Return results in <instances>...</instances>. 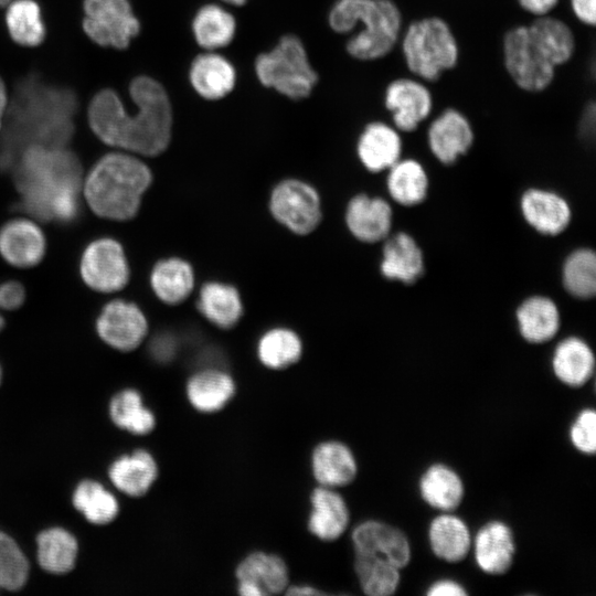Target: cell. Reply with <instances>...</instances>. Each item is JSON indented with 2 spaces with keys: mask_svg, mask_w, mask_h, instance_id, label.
<instances>
[{
  "mask_svg": "<svg viewBox=\"0 0 596 596\" xmlns=\"http://www.w3.org/2000/svg\"><path fill=\"white\" fill-rule=\"evenodd\" d=\"M158 475L153 457L146 450H136L118 458L109 469V477L121 492L139 497L145 494Z\"/></svg>",
  "mask_w": 596,
  "mask_h": 596,
  "instance_id": "obj_31",
  "label": "cell"
},
{
  "mask_svg": "<svg viewBox=\"0 0 596 596\" xmlns=\"http://www.w3.org/2000/svg\"><path fill=\"white\" fill-rule=\"evenodd\" d=\"M198 307L210 322L223 329L233 327L243 312L237 290L233 286L216 281L202 287Z\"/></svg>",
  "mask_w": 596,
  "mask_h": 596,
  "instance_id": "obj_35",
  "label": "cell"
},
{
  "mask_svg": "<svg viewBox=\"0 0 596 596\" xmlns=\"http://www.w3.org/2000/svg\"><path fill=\"white\" fill-rule=\"evenodd\" d=\"M551 366L560 383L571 389H579L594 375L595 355L585 340L567 337L556 344Z\"/></svg>",
  "mask_w": 596,
  "mask_h": 596,
  "instance_id": "obj_24",
  "label": "cell"
},
{
  "mask_svg": "<svg viewBox=\"0 0 596 596\" xmlns=\"http://www.w3.org/2000/svg\"><path fill=\"white\" fill-rule=\"evenodd\" d=\"M224 2L235 4V6H242L246 2V0H223Z\"/></svg>",
  "mask_w": 596,
  "mask_h": 596,
  "instance_id": "obj_54",
  "label": "cell"
},
{
  "mask_svg": "<svg viewBox=\"0 0 596 596\" xmlns=\"http://www.w3.org/2000/svg\"><path fill=\"white\" fill-rule=\"evenodd\" d=\"M1 374H2V373H1V368H0V382H1Z\"/></svg>",
  "mask_w": 596,
  "mask_h": 596,
  "instance_id": "obj_57",
  "label": "cell"
},
{
  "mask_svg": "<svg viewBox=\"0 0 596 596\" xmlns=\"http://www.w3.org/2000/svg\"><path fill=\"white\" fill-rule=\"evenodd\" d=\"M81 274L93 289L111 292L128 281L129 268L121 245L111 238L91 243L81 260Z\"/></svg>",
  "mask_w": 596,
  "mask_h": 596,
  "instance_id": "obj_11",
  "label": "cell"
},
{
  "mask_svg": "<svg viewBox=\"0 0 596 596\" xmlns=\"http://www.w3.org/2000/svg\"><path fill=\"white\" fill-rule=\"evenodd\" d=\"M528 28L534 41L556 67L567 63L574 55L575 36L563 20L545 14L536 17Z\"/></svg>",
  "mask_w": 596,
  "mask_h": 596,
  "instance_id": "obj_32",
  "label": "cell"
},
{
  "mask_svg": "<svg viewBox=\"0 0 596 596\" xmlns=\"http://www.w3.org/2000/svg\"><path fill=\"white\" fill-rule=\"evenodd\" d=\"M45 253V238L40 227L25 219L8 222L0 230V254L13 266L36 265Z\"/></svg>",
  "mask_w": 596,
  "mask_h": 596,
  "instance_id": "obj_21",
  "label": "cell"
},
{
  "mask_svg": "<svg viewBox=\"0 0 596 596\" xmlns=\"http://www.w3.org/2000/svg\"><path fill=\"white\" fill-rule=\"evenodd\" d=\"M384 105L392 114L394 127L398 131L412 132L429 116L433 96L422 82L400 77L386 86Z\"/></svg>",
  "mask_w": 596,
  "mask_h": 596,
  "instance_id": "obj_14",
  "label": "cell"
},
{
  "mask_svg": "<svg viewBox=\"0 0 596 596\" xmlns=\"http://www.w3.org/2000/svg\"><path fill=\"white\" fill-rule=\"evenodd\" d=\"M385 240L380 265L382 275L406 285L415 283L424 272V257L416 241L404 232Z\"/></svg>",
  "mask_w": 596,
  "mask_h": 596,
  "instance_id": "obj_27",
  "label": "cell"
},
{
  "mask_svg": "<svg viewBox=\"0 0 596 596\" xmlns=\"http://www.w3.org/2000/svg\"><path fill=\"white\" fill-rule=\"evenodd\" d=\"M6 104H7L6 88H4V84L2 79L0 78V127H1V117L6 108Z\"/></svg>",
  "mask_w": 596,
  "mask_h": 596,
  "instance_id": "obj_53",
  "label": "cell"
},
{
  "mask_svg": "<svg viewBox=\"0 0 596 596\" xmlns=\"http://www.w3.org/2000/svg\"><path fill=\"white\" fill-rule=\"evenodd\" d=\"M76 95L29 75L15 87L0 143V166L7 168L26 147H64L74 132Z\"/></svg>",
  "mask_w": 596,
  "mask_h": 596,
  "instance_id": "obj_2",
  "label": "cell"
},
{
  "mask_svg": "<svg viewBox=\"0 0 596 596\" xmlns=\"http://www.w3.org/2000/svg\"><path fill=\"white\" fill-rule=\"evenodd\" d=\"M471 552L477 567L490 576L507 574L515 560L517 542L505 521L492 519L472 534Z\"/></svg>",
  "mask_w": 596,
  "mask_h": 596,
  "instance_id": "obj_13",
  "label": "cell"
},
{
  "mask_svg": "<svg viewBox=\"0 0 596 596\" xmlns=\"http://www.w3.org/2000/svg\"><path fill=\"white\" fill-rule=\"evenodd\" d=\"M310 502L309 531L323 541L339 539L350 524V510L344 498L333 488L319 486Z\"/></svg>",
  "mask_w": 596,
  "mask_h": 596,
  "instance_id": "obj_25",
  "label": "cell"
},
{
  "mask_svg": "<svg viewBox=\"0 0 596 596\" xmlns=\"http://www.w3.org/2000/svg\"><path fill=\"white\" fill-rule=\"evenodd\" d=\"M235 574L243 596L275 595L289 586L287 565L276 554L253 552L237 565Z\"/></svg>",
  "mask_w": 596,
  "mask_h": 596,
  "instance_id": "obj_16",
  "label": "cell"
},
{
  "mask_svg": "<svg viewBox=\"0 0 596 596\" xmlns=\"http://www.w3.org/2000/svg\"><path fill=\"white\" fill-rule=\"evenodd\" d=\"M96 328L100 338L110 347L130 351L142 342L148 327L137 305L126 300H114L103 308Z\"/></svg>",
  "mask_w": 596,
  "mask_h": 596,
  "instance_id": "obj_15",
  "label": "cell"
},
{
  "mask_svg": "<svg viewBox=\"0 0 596 596\" xmlns=\"http://www.w3.org/2000/svg\"><path fill=\"white\" fill-rule=\"evenodd\" d=\"M23 286L18 281H7L0 286V307L12 310L20 307L24 300Z\"/></svg>",
  "mask_w": 596,
  "mask_h": 596,
  "instance_id": "obj_46",
  "label": "cell"
},
{
  "mask_svg": "<svg viewBox=\"0 0 596 596\" xmlns=\"http://www.w3.org/2000/svg\"><path fill=\"white\" fill-rule=\"evenodd\" d=\"M392 217L391 205L385 200L366 194L354 196L345 213L350 232L365 243L385 240L391 231Z\"/></svg>",
  "mask_w": 596,
  "mask_h": 596,
  "instance_id": "obj_22",
  "label": "cell"
},
{
  "mask_svg": "<svg viewBox=\"0 0 596 596\" xmlns=\"http://www.w3.org/2000/svg\"><path fill=\"white\" fill-rule=\"evenodd\" d=\"M301 351L302 345L298 336L284 328L267 331L260 338L257 347L260 362L274 370L285 369L296 363Z\"/></svg>",
  "mask_w": 596,
  "mask_h": 596,
  "instance_id": "obj_41",
  "label": "cell"
},
{
  "mask_svg": "<svg viewBox=\"0 0 596 596\" xmlns=\"http://www.w3.org/2000/svg\"><path fill=\"white\" fill-rule=\"evenodd\" d=\"M3 322H4L3 319L0 317V330H1L2 327H3Z\"/></svg>",
  "mask_w": 596,
  "mask_h": 596,
  "instance_id": "obj_56",
  "label": "cell"
},
{
  "mask_svg": "<svg viewBox=\"0 0 596 596\" xmlns=\"http://www.w3.org/2000/svg\"><path fill=\"white\" fill-rule=\"evenodd\" d=\"M109 414L119 428L135 435L149 434L156 425L155 415L143 405L140 393L131 389L124 390L111 398Z\"/></svg>",
  "mask_w": 596,
  "mask_h": 596,
  "instance_id": "obj_39",
  "label": "cell"
},
{
  "mask_svg": "<svg viewBox=\"0 0 596 596\" xmlns=\"http://www.w3.org/2000/svg\"><path fill=\"white\" fill-rule=\"evenodd\" d=\"M130 95L138 107L135 115L125 111L111 89H103L92 99L88 121L105 143L143 156L166 150L171 138L172 111L163 87L148 76H138L130 84Z\"/></svg>",
  "mask_w": 596,
  "mask_h": 596,
  "instance_id": "obj_1",
  "label": "cell"
},
{
  "mask_svg": "<svg viewBox=\"0 0 596 596\" xmlns=\"http://www.w3.org/2000/svg\"><path fill=\"white\" fill-rule=\"evenodd\" d=\"M83 28L97 44L126 49L140 30L128 0H84Z\"/></svg>",
  "mask_w": 596,
  "mask_h": 596,
  "instance_id": "obj_9",
  "label": "cell"
},
{
  "mask_svg": "<svg viewBox=\"0 0 596 596\" xmlns=\"http://www.w3.org/2000/svg\"><path fill=\"white\" fill-rule=\"evenodd\" d=\"M329 24L338 33L363 28L349 39L348 53L361 61L386 56L396 45L402 13L393 0H338L329 13Z\"/></svg>",
  "mask_w": 596,
  "mask_h": 596,
  "instance_id": "obj_5",
  "label": "cell"
},
{
  "mask_svg": "<svg viewBox=\"0 0 596 596\" xmlns=\"http://www.w3.org/2000/svg\"><path fill=\"white\" fill-rule=\"evenodd\" d=\"M150 281L155 294L162 301L175 305L192 291L194 276L189 263L180 258H168L156 264Z\"/></svg>",
  "mask_w": 596,
  "mask_h": 596,
  "instance_id": "obj_36",
  "label": "cell"
},
{
  "mask_svg": "<svg viewBox=\"0 0 596 596\" xmlns=\"http://www.w3.org/2000/svg\"><path fill=\"white\" fill-rule=\"evenodd\" d=\"M73 503L89 522L99 525L113 521L119 509L114 494L92 480L82 481L76 487Z\"/></svg>",
  "mask_w": 596,
  "mask_h": 596,
  "instance_id": "obj_43",
  "label": "cell"
},
{
  "mask_svg": "<svg viewBox=\"0 0 596 596\" xmlns=\"http://www.w3.org/2000/svg\"><path fill=\"white\" fill-rule=\"evenodd\" d=\"M402 52L408 71L425 82H436L459 60L456 36L439 17L413 21L403 34Z\"/></svg>",
  "mask_w": 596,
  "mask_h": 596,
  "instance_id": "obj_6",
  "label": "cell"
},
{
  "mask_svg": "<svg viewBox=\"0 0 596 596\" xmlns=\"http://www.w3.org/2000/svg\"><path fill=\"white\" fill-rule=\"evenodd\" d=\"M421 499L437 512H455L464 502L466 486L459 472L446 462H433L417 482Z\"/></svg>",
  "mask_w": 596,
  "mask_h": 596,
  "instance_id": "obj_18",
  "label": "cell"
},
{
  "mask_svg": "<svg viewBox=\"0 0 596 596\" xmlns=\"http://www.w3.org/2000/svg\"><path fill=\"white\" fill-rule=\"evenodd\" d=\"M571 8L583 24L594 26L596 23V0H571Z\"/></svg>",
  "mask_w": 596,
  "mask_h": 596,
  "instance_id": "obj_48",
  "label": "cell"
},
{
  "mask_svg": "<svg viewBox=\"0 0 596 596\" xmlns=\"http://www.w3.org/2000/svg\"><path fill=\"white\" fill-rule=\"evenodd\" d=\"M427 540L434 556L449 564L460 563L471 553V530L455 512H438L428 524Z\"/></svg>",
  "mask_w": 596,
  "mask_h": 596,
  "instance_id": "obj_19",
  "label": "cell"
},
{
  "mask_svg": "<svg viewBox=\"0 0 596 596\" xmlns=\"http://www.w3.org/2000/svg\"><path fill=\"white\" fill-rule=\"evenodd\" d=\"M520 206L526 223L544 235L561 234L571 222L570 204L552 191L530 189L523 193Z\"/></svg>",
  "mask_w": 596,
  "mask_h": 596,
  "instance_id": "obj_20",
  "label": "cell"
},
{
  "mask_svg": "<svg viewBox=\"0 0 596 596\" xmlns=\"http://www.w3.org/2000/svg\"><path fill=\"white\" fill-rule=\"evenodd\" d=\"M427 596H467L466 587L451 578H441L433 582L426 589Z\"/></svg>",
  "mask_w": 596,
  "mask_h": 596,
  "instance_id": "obj_47",
  "label": "cell"
},
{
  "mask_svg": "<svg viewBox=\"0 0 596 596\" xmlns=\"http://www.w3.org/2000/svg\"><path fill=\"white\" fill-rule=\"evenodd\" d=\"M563 285L566 291L588 299L596 292V256L592 249L579 248L568 255L563 265Z\"/></svg>",
  "mask_w": 596,
  "mask_h": 596,
  "instance_id": "obj_42",
  "label": "cell"
},
{
  "mask_svg": "<svg viewBox=\"0 0 596 596\" xmlns=\"http://www.w3.org/2000/svg\"><path fill=\"white\" fill-rule=\"evenodd\" d=\"M270 211L281 224L297 234L310 233L321 219L318 193L298 180H286L274 189Z\"/></svg>",
  "mask_w": 596,
  "mask_h": 596,
  "instance_id": "obj_10",
  "label": "cell"
},
{
  "mask_svg": "<svg viewBox=\"0 0 596 596\" xmlns=\"http://www.w3.org/2000/svg\"><path fill=\"white\" fill-rule=\"evenodd\" d=\"M286 594L301 596V595H321L323 593L309 585H296V586H288L286 589Z\"/></svg>",
  "mask_w": 596,
  "mask_h": 596,
  "instance_id": "obj_52",
  "label": "cell"
},
{
  "mask_svg": "<svg viewBox=\"0 0 596 596\" xmlns=\"http://www.w3.org/2000/svg\"><path fill=\"white\" fill-rule=\"evenodd\" d=\"M518 2L524 11L541 17L549 14L556 7L558 0H518Z\"/></svg>",
  "mask_w": 596,
  "mask_h": 596,
  "instance_id": "obj_49",
  "label": "cell"
},
{
  "mask_svg": "<svg viewBox=\"0 0 596 596\" xmlns=\"http://www.w3.org/2000/svg\"><path fill=\"white\" fill-rule=\"evenodd\" d=\"M10 0H0V6L3 7L6 6Z\"/></svg>",
  "mask_w": 596,
  "mask_h": 596,
  "instance_id": "obj_55",
  "label": "cell"
},
{
  "mask_svg": "<svg viewBox=\"0 0 596 596\" xmlns=\"http://www.w3.org/2000/svg\"><path fill=\"white\" fill-rule=\"evenodd\" d=\"M150 183L151 172L142 161L125 153H108L87 175L85 196L97 215L124 221L136 215Z\"/></svg>",
  "mask_w": 596,
  "mask_h": 596,
  "instance_id": "obj_4",
  "label": "cell"
},
{
  "mask_svg": "<svg viewBox=\"0 0 596 596\" xmlns=\"http://www.w3.org/2000/svg\"><path fill=\"white\" fill-rule=\"evenodd\" d=\"M594 125H595V104L594 102H590L584 109L581 127H582V130L585 132V135L588 136L589 131L594 132Z\"/></svg>",
  "mask_w": 596,
  "mask_h": 596,
  "instance_id": "obj_51",
  "label": "cell"
},
{
  "mask_svg": "<svg viewBox=\"0 0 596 596\" xmlns=\"http://www.w3.org/2000/svg\"><path fill=\"white\" fill-rule=\"evenodd\" d=\"M29 576V563L18 544L0 531V588L18 590Z\"/></svg>",
  "mask_w": 596,
  "mask_h": 596,
  "instance_id": "obj_44",
  "label": "cell"
},
{
  "mask_svg": "<svg viewBox=\"0 0 596 596\" xmlns=\"http://www.w3.org/2000/svg\"><path fill=\"white\" fill-rule=\"evenodd\" d=\"M353 552L384 558L401 570L412 561V544L406 533L387 522L369 519L351 532Z\"/></svg>",
  "mask_w": 596,
  "mask_h": 596,
  "instance_id": "obj_12",
  "label": "cell"
},
{
  "mask_svg": "<svg viewBox=\"0 0 596 596\" xmlns=\"http://www.w3.org/2000/svg\"><path fill=\"white\" fill-rule=\"evenodd\" d=\"M571 445L578 453L593 456L596 453V411L584 407L577 412L568 428Z\"/></svg>",
  "mask_w": 596,
  "mask_h": 596,
  "instance_id": "obj_45",
  "label": "cell"
},
{
  "mask_svg": "<svg viewBox=\"0 0 596 596\" xmlns=\"http://www.w3.org/2000/svg\"><path fill=\"white\" fill-rule=\"evenodd\" d=\"M171 344L168 343V338L164 336L158 337L152 341L151 351L157 359H167L170 356L173 349H170Z\"/></svg>",
  "mask_w": 596,
  "mask_h": 596,
  "instance_id": "obj_50",
  "label": "cell"
},
{
  "mask_svg": "<svg viewBox=\"0 0 596 596\" xmlns=\"http://www.w3.org/2000/svg\"><path fill=\"white\" fill-rule=\"evenodd\" d=\"M192 28L198 44L214 50L232 41L235 34V20L221 7L207 4L198 11Z\"/></svg>",
  "mask_w": 596,
  "mask_h": 596,
  "instance_id": "obj_38",
  "label": "cell"
},
{
  "mask_svg": "<svg viewBox=\"0 0 596 596\" xmlns=\"http://www.w3.org/2000/svg\"><path fill=\"white\" fill-rule=\"evenodd\" d=\"M190 81L202 97L219 99L233 89L235 71L232 64L221 55L201 54L191 65Z\"/></svg>",
  "mask_w": 596,
  "mask_h": 596,
  "instance_id": "obj_30",
  "label": "cell"
},
{
  "mask_svg": "<svg viewBox=\"0 0 596 596\" xmlns=\"http://www.w3.org/2000/svg\"><path fill=\"white\" fill-rule=\"evenodd\" d=\"M502 54L505 71L522 91L540 93L552 84L556 66L534 41L528 25H515L504 33Z\"/></svg>",
  "mask_w": 596,
  "mask_h": 596,
  "instance_id": "obj_8",
  "label": "cell"
},
{
  "mask_svg": "<svg viewBox=\"0 0 596 596\" xmlns=\"http://www.w3.org/2000/svg\"><path fill=\"white\" fill-rule=\"evenodd\" d=\"M356 149L362 164L371 172H380L401 159L402 139L395 127L373 121L363 129Z\"/></svg>",
  "mask_w": 596,
  "mask_h": 596,
  "instance_id": "obj_26",
  "label": "cell"
},
{
  "mask_svg": "<svg viewBox=\"0 0 596 596\" xmlns=\"http://www.w3.org/2000/svg\"><path fill=\"white\" fill-rule=\"evenodd\" d=\"M354 573L368 596H392L402 582V570L391 562L368 554L354 553Z\"/></svg>",
  "mask_w": 596,
  "mask_h": 596,
  "instance_id": "obj_34",
  "label": "cell"
},
{
  "mask_svg": "<svg viewBox=\"0 0 596 596\" xmlns=\"http://www.w3.org/2000/svg\"><path fill=\"white\" fill-rule=\"evenodd\" d=\"M11 38L24 46H36L45 36V26L39 4L33 0L12 2L6 15Z\"/></svg>",
  "mask_w": 596,
  "mask_h": 596,
  "instance_id": "obj_40",
  "label": "cell"
},
{
  "mask_svg": "<svg viewBox=\"0 0 596 596\" xmlns=\"http://www.w3.org/2000/svg\"><path fill=\"white\" fill-rule=\"evenodd\" d=\"M255 71L263 85L292 99L307 97L318 79L295 35H285L273 51L258 55Z\"/></svg>",
  "mask_w": 596,
  "mask_h": 596,
  "instance_id": "obj_7",
  "label": "cell"
},
{
  "mask_svg": "<svg viewBox=\"0 0 596 596\" xmlns=\"http://www.w3.org/2000/svg\"><path fill=\"white\" fill-rule=\"evenodd\" d=\"M38 562L43 570L53 574L70 572L77 556V541L62 528H50L36 538Z\"/></svg>",
  "mask_w": 596,
  "mask_h": 596,
  "instance_id": "obj_37",
  "label": "cell"
},
{
  "mask_svg": "<svg viewBox=\"0 0 596 596\" xmlns=\"http://www.w3.org/2000/svg\"><path fill=\"white\" fill-rule=\"evenodd\" d=\"M81 164L64 147L24 148L15 169L22 206L43 220L72 222L78 214Z\"/></svg>",
  "mask_w": 596,
  "mask_h": 596,
  "instance_id": "obj_3",
  "label": "cell"
},
{
  "mask_svg": "<svg viewBox=\"0 0 596 596\" xmlns=\"http://www.w3.org/2000/svg\"><path fill=\"white\" fill-rule=\"evenodd\" d=\"M387 170V191L396 203L414 206L426 199L428 177L421 162L400 159Z\"/></svg>",
  "mask_w": 596,
  "mask_h": 596,
  "instance_id": "obj_33",
  "label": "cell"
},
{
  "mask_svg": "<svg viewBox=\"0 0 596 596\" xmlns=\"http://www.w3.org/2000/svg\"><path fill=\"white\" fill-rule=\"evenodd\" d=\"M517 321L521 337L533 344L552 340L561 326L556 304L544 296L525 299L517 310Z\"/></svg>",
  "mask_w": 596,
  "mask_h": 596,
  "instance_id": "obj_28",
  "label": "cell"
},
{
  "mask_svg": "<svg viewBox=\"0 0 596 596\" xmlns=\"http://www.w3.org/2000/svg\"><path fill=\"white\" fill-rule=\"evenodd\" d=\"M315 479L322 487L340 488L354 481L358 462L351 448L339 440L317 445L311 455Z\"/></svg>",
  "mask_w": 596,
  "mask_h": 596,
  "instance_id": "obj_23",
  "label": "cell"
},
{
  "mask_svg": "<svg viewBox=\"0 0 596 596\" xmlns=\"http://www.w3.org/2000/svg\"><path fill=\"white\" fill-rule=\"evenodd\" d=\"M473 129L468 118L456 108L444 109L429 125L428 147L444 164H451L466 155L473 143Z\"/></svg>",
  "mask_w": 596,
  "mask_h": 596,
  "instance_id": "obj_17",
  "label": "cell"
},
{
  "mask_svg": "<svg viewBox=\"0 0 596 596\" xmlns=\"http://www.w3.org/2000/svg\"><path fill=\"white\" fill-rule=\"evenodd\" d=\"M185 393L196 411L213 413L231 401L235 393V383L232 376L222 370L205 369L189 379Z\"/></svg>",
  "mask_w": 596,
  "mask_h": 596,
  "instance_id": "obj_29",
  "label": "cell"
}]
</instances>
